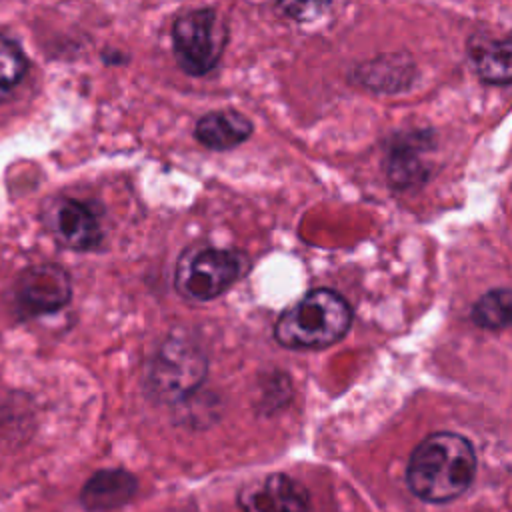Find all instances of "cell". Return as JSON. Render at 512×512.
I'll return each mask as SVG.
<instances>
[{
	"mask_svg": "<svg viewBox=\"0 0 512 512\" xmlns=\"http://www.w3.org/2000/svg\"><path fill=\"white\" fill-rule=\"evenodd\" d=\"M46 230L68 250H94L104 240L98 212L92 204L76 198H56L42 214Z\"/></svg>",
	"mask_w": 512,
	"mask_h": 512,
	"instance_id": "7",
	"label": "cell"
},
{
	"mask_svg": "<svg viewBox=\"0 0 512 512\" xmlns=\"http://www.w3.org/2000/svg\"><path fill=\"white\" fill-rule=\"evenodd\" d=\"M476 470V452L468 438L456 432H434L412 450L406 484L416 498L446 504L470 488Z\"/></svg>",
	"mask_w": 512,
	"mask_h": 512,
	"instance_id": "1",
	"label": "cell"
},
{
	"mask_svg": "<svg viewBox=\"0 0 512 512\" xmlns=\"http://www.w3.org/2000/svg\"><path fill=\"white\" fill-rule=\"evenodd\" d=\"M254 132L252 120L232 108L212 110L198 118L194 138L212 152H228L244 144Z\"/></svg>",
	"mask_w": 512,
	"mask_h": 512,
	"instance_id": "11",
	"label": "cell"
},
{
	"mask_svg": "<svg viewBox=\"0 0 512 512\" xmlns=\"http://www.w3.org/2000/svg\"><path fill=\"white\" fill-rule=\"evenodd\" d=\"M418 76V68L408 54H378L360 62L350 82L374 94H398L408 90Z\"/></svg>",
	"mask_w": 512,
	"mask_h": 512,
	"instance_id": "10",
	"label": "cell"
},
{
	"mask_svg": "<svg viewBox=\"0 0 512 512\" xmlns=\"http://www.w3.org/2000/svg\"><path fill=\"white\" fill-rule=\"evenodd\" d=\"M70 296V276L56 264L32 266L24 270L16 284L18 308L28 316L56 312L70 302Z\"/></svg>",
	"mask_w": 512,
	"mask_h": 512,
	"instance_id": "8",
	"label": "cell"
},
{
	"mask_svg": "<svg viewBox=\"0 0 512 512\" xmlns=\"http://www.w3.org/2000/svg\"><path fill=\"white\" fill-rule=\"evenodd\" d=\"M436 150L432 128H406L390 134L384 142L382 170L394 190H412L432 176L428 156Z\"/></svg>",
	"mask_w": 512,
	"mask_h": 512,
	"instance_id": "6",
	"label": "cell"
},
{
	"mask_svg": "<svg viewBox=\"0 0 512 512\" xmlns=\"http://www.w3.org/2000/svg\"><path fill=\"white\" fill-rule=\"evenodd\" d=\"M468 58L476 76L484 84L508 86L512 82V40L510 36H472L468 40Z\"/></svg>",
	"mask_w": 512,
	"mask_h": 512,
	"instance_id": "12",
	"label": "cell"
},
{
	"mask_svg": "<svg viewBox=\"0 0 512 512\" xmlns=\"http://www.w3.org/2000/svg\"><path fill=\"white\" fill-rule=\"evenodd\" d=\"M240 512H308V492L284 472L264 474L238 492Z\"/></svg>",
	"mask_w": 512,
	"mask_h": 512,
	"instance_id": "9",
	"label": "cell"
},
{
	"mask_svg": "<svg viewBox=\"0 0 512 512\" xmlns=\"http://www.w3.org/2000/svg\"><path fill=\"white\" fill-rule=\"evenodd\" d=\"M250 270V258L234 248L188 246L174 266V290L192 302L222 296Z\"/></svg>",
	"mask_w": 512,
	"mask_h": 512,
	"instance_id": "3",
	"label": "cell"
},
{
	"mask_svg": "<svg viewBox=\"0 0 512 512\" xmlns=\"http://www.w3.org/2000/svg\"><path fill=\"white\" fill-rule=\"evenodd\" d=\"M208 360L198 342L184 334H172L162 342L146 374L148 390L166 402L182 400L204 380Z\"/></svg>",
	"mask_w": 512,
	"mask_h": 512,
	"instance_id": "5",
	"label": "cell"
},
{
	"mask_svg": "<svg viewBox=\"0 0 512 512\" xmlns=\"http://www.w3.org/2000/svg\"><path fill=\"white\" fill-rule=\"evenodd\" d=\"M170 38L174 58L182 72L204 76L222 60L228 32L220 14L210 6H202L178 14Z\"/></svg>",
	"mask_w": 512,
	"mask_h": 512,
	"instance_id": "4",
	"label": "cell"
},
{
	"mask_svg": "<svg viewBox=\"0 0 512 512\" xmlns=\"http://www.w3.org/2000/svg\"><path fill=\"white\" fill-rule=\"evenodd\" d=\"M472 322L484 330H504L512 318V292L510 288H492L484 292L472 306Z\"/></svg>",
	"mask_w": 512,
	"mask_h": 512,
	"instance_id": "14",
	"label": "cell"
},
{
	"mask_svg": "<svg viewBox=\"0 0 512 512\" xmlns=\"http://www.w3.org/2000/svg\"><path fill=\"white\" fill-rule=\"evenodd\" d=\"M352 318V308L340 292L314 288L280 314L274 338L290 350L328 348L348 334Z\"/></svg>",
	"mask_w": 512,
	"mask_h": 512,
	"instance_id": "2",
	"label": "cell"
},
{
	"mask_svg": "<svg viewBox=\"0 0 512 512\" xmlns=\"http://www.w3.org/2000/svg\"><path fill=\"white\" fill-rule=\"evenodd\" d=\"M138 492V480L134 474L112 468L100 470L88 478L80 492V502L90 512H106L128 504Z\"/></svg>",
	"mask_w": 512,
	"mask_h": 512,
	"instance_id": "13",
	"label": "cell"
},
{
	"mask_svg": "<svg viewBox=\"0 0 512 512\" xmlns=\"http://www.w3.org/2000/svg\"><path fill=\"white\" fill-rule=\"evenodd\" d=\"M26 74V58L20 46L0 36V102L18 86Z\"/></svg>",
	"mask_w": 512,
	"mask_h": 512,
	"instance_id": "15",
	"label": "cell"
},
{
	"mask_svg": "<svg viewBox=\"0 0 512 512\" xmlns=\"http://www.w3.org/2000/svg\"><path fill=\"white\" fill-rule=\"evenodd\" d=\"M276 6L284 16H288L294 22L308 24L318 20L334 0H274Z\"/></svg>",
	"mask_w": 512,
	"mask_h": 512,
	"instance_id": "16",
	"label": "cell"
}]
</instances>
